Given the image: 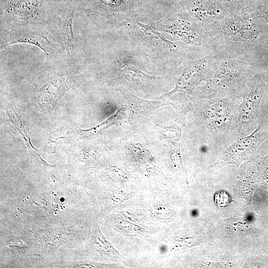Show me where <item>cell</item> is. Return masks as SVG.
Masks as SVG:
<instances>
[{
	"instance_id": "cell-5",
	"label": "cell",
	"mask_w": 268,
	"mask_h": 268,
	"mask_svg": "<svg viewBox=\"0 0 268 268\" xmlns=\"http://www.w3.org/2000/svg\"><path fill=\"white\" fill-rule=\"evenodd\" d=\"M266 86L265 78L261 75H255L248 83L238 108L234 137L239 138L250 134L260 123L262 118L260 107Z\"/></svg>"
},
{
	"instance_id": "cell-1",
	"label": "cell",
	"mask_w": 268,
	"mask_h": 268,
	"mask_svg": "<svg viewBox=\"0 0 268 268\" xmlns=\"http://www.w3.org/2000/svg\"><path fill=\"white\" fill-rule=\"evenodd\" d=\"M255 10L229 13L202 27L210 53L219 58L249 54L268 34Z\"/></svg>"
},
{
	"instance_id": "cell-11",
	"label": "cell",
	"mask_w": 268,
	"mask_h": 268,
	"mask_svg": "<svg viewBox=\"0 0 268 268\" xmlns=\"http://www.w3.org/2000/svg\"><path fill=\"white\" fill-rule=\"evenodd\" d=\"M69 233L65 227L40 229L38 236L41 245L42 253L52 256L68 238Z\"/></svg>"
},
{
	"instance_id": "cell-18",
	"label": "cell",
	"mask_w": 268,
	"mask_h": 268,
	"mask_svg": "<svg viewBox=\"0 0 268 268\" xmlns=\"http://www.w3.org/2000/svg\"><path fill=\"white\" fill-rule=\"evenodd\" d=\"M68 0L71 2L72 3H73L74 4H75L76 7L77 5L81 0Z\"/></svg>"
},
{
	"instance_id": "cell-13",
	"label": "cell",
	"mask_w": 268,
	"mask_h": 268,
	"mask_svg": "<svg viewBox=\"0 0 268 268\" xmlns=\"http://www.w3.org/2000/svg\"><path fill=\"white\" fill-rule=\"evenodd\" d=\"M66 77L63 73L58 74L41 87L39 98L43 103L48 97H53L54 104L56 103L67 91L68 85Z\"/></svg>"
},
{
	"instance_id": "cell-12",
	"label": "cell",
	"mask_w": 268,
	"mask_h": 268,
	"mask_svg": "<svg viewBox=\"0 0 268 268\" xmlns=\"http://www.w3.org/2000/svg\"><path fill=\"white\" fill-rule=\"evenodd\" d=\"M76 6L68 0H64L61 3L59 13L63 19V33L67 49L72 55L75 48V39L73 34L72 25L73 13Z\"/></svg>"
},
{
	"instance_id": "cell-17",
	"label": "cell",
	"mask_w": 268,
	"mask_h": 268,
	"mask_svg": "<svg viewBox=\"0 0 268 268\" xmlns=\"http://www.w3.org/2000/svg\"><path fill=\"white\" fill-rule=\"evenodd\" d=\"M262 46L268 49V34L264 38ZM265 80L266 84H268V73L265 78Z\"/></svg>"
},
{
	"instance_id": "cell-7",
	"label": "cell",
	"mask_w": 268,
	"mask_h": 268,
	"mask_svg": "<svg viewBox=\"0 0 268 268\" xmlns=\"http://www.w3.org/2000/svg\"><path fill=\"white\" fill-rule=\"evenodd\" d=\"M64 0H0L1 16L17 21H39L59 11Z\"/></svg>"
},
{
	"instance_id": "cell-9",
	"label": "cell",
	"mask_w": 268,
	"mask_h": 268,
	"mask_svg": "<svg viewBox=\"0 0 268 268\" xmlns=\"http://www.w3.org/2000/svg\"><path fill=\"white\" fill-rule=\"evenodd\" d=\"M192 18L202 27L229 14L224 0H182Z\"/></svg>"
},
{
	"instance_id": "cell-14",
	"label": "cell",
	"mask_w": 268,
	"mask_h": 268,
	"mask_svg": "<svg viewBox=\"0 0 268 268\" xmlns=\"http://www.w3.org/2000/svg\"><path fill=\"white\" fill-rule=\"evenodd\" d=\"M122 76L129 81H151L156 78L145 74L130 64L125 65L121 68Z\"/></svg>"
},
{
	"instance_id": "cell-15",
	"label": "cell",
	"mask_w": 268,
	"mask_h": 268,
	"mask_svg": "<svg viewBox=\"0 0 268 268\" xmlns=\"http://www.w3.org/2000/svg\"><path fill=\"white\" fill-rule=\"evenodd\" d=\"M254 10L259 17L266 20L268 25V0H260Z\"/></svg>"
},
{
	"instance_id": "cell-10",
	"label": "cell",
	"mask_w": 268,
	"mask_h": 268,
	"mask_svg": "<svg viewBox=\"0 0 268 268\" xmlns=\"http://www.w3.org/2000/svg\"><path fill=\"white\" fill-rule=\"evenodd\" d=\"M16 43H26L38 46L45 53L47 58L55 54L53 44L45 36L22 28H11L3 34L1 38V48Z\"/></svg>"
},
{
	"instance_id": "cell-16",
	"label": "cell",
	"mask_w": 268,
	"mask_h": 268,
	"mask_svg": "<svg viewBox=\"0 0 268 268\" xmlns=\"http://www.w3.org/2000/svg\"><path fill=\"white\" fill-rule=\"evenodd\" d=\"M232 201L229 195L225 192L220 191L214 196V202L219 207L224 206Z\"/></svg>"
},
{
	"instance_id": "cell-20",
	"label": "cell",
	"mask_w": 268,
	"mask_h": 268,
	"mask_svg": "<svg viewBox=\"0 0 268 268\" xmlns=\"http://www.w3.org/2000/svg\"><path fill=\"white\" fill-rule=\"evenodd\" d=\"M161 251L164 252L166 250L165 247H161Z\"/></svg>"
},
{
	"instance_id": "cell-4",
	"label": "cell",
	"mask_w": 268,
	"mask_h": 268,
	"mask_svg": "<svg viewBox=\"0 0 268 268\" xmlns=\"http://www.w3.org/2000/svg\"><path fill=\"white\" fill-rule=\"evenodd\" d=\"M154 24L156 29L169 33L192 51L204 52L207 55L210 53L203 28L192 18L183 4Z\"/></svg>"
},
{
	"instance_id": "cell-19",
	"label": "cell",
	"mask_w": 268,
	"mask_h": 268,
	"mask_svg": "<svg viewBox=\"0 0 268 268\" xmlns=\"http://www.w3.org/2000/svg\"><path fill=\"white\" fill-rule=\"evenodd\" d=\"M197 213H198V212H197V211L196 210H193L192 212V214L193 216H196V215H197Z\"/></svg>"
},
{
	"instance_id": "cell-6",
	"label": "cell",
	"mask_w": 268,
	"mask_h": 268,
	"mask_svg": "<svg viewBox=\"0 0 268 268\" xmlns=\"http://www.w3.org/2000/svg\"><path fill=\"white\" fill-rule=\"evenodd\" d=\"M217 58L209 53L200 59L187 61L175 87L164 96L173 101H182L189 97L201 82L206 83L211 79Z\"/></svg>"
},
{
	"instance_id": "cell-2",
	"label": "cell",
	"mask_w": 268,
	"mask_h": 268,
	"mask_svg": "<svg viewBox=\"0 0 268 268\" xmlns=\"http://www.w3.org/2000/svg\"><path fill=\"white\" fill-rule=\"evenodd\" d=\"M252 66L239 58H217L211 79L198 91L201 99L241 97L253 75Z\"/></svg>"
},
{
	"instance_id": "cell-8",
	"label": "cell",
	"mask_w": 268,
	"mask_h": 268,
	"mask_svg": "<svg viewBox=\"0 0 268 268\" xmlns=\"http://www.w3.org/2000/svg\"><path fill=\"white\" fill-rule=\"evenodd\" d=\"M268 138V121L265 116L250 134L239 137L225 150V158L238 161L254 154L260 144Z\"/></svg>"
},
{
	"instance_id": "cell-3",
	"label": "cell",
	"mask_w": 268,
	"mask_h": 268,
	"mask_svg": "<svg viewBox=\"0 0 268 268\" xmlns=\"http://www.w3.org/2000/svg\"><path fill=\"white\" fill-rule=\"evenodd\" d=\"M239 98L228 96L198 101L205 125L216 142L224 143L233 133L237 114L233 105Z\"/></svg>"
}]
</instances>
